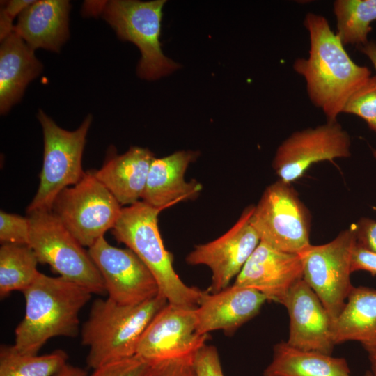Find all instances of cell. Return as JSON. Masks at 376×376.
I'll return each mask as SVG.
<instances>
[{"label":"cell","instance_id":"603a6c76","mask_svg":"<svg viewBox=\"0 0 376 376\" xmlns=\"http://www.w3.org/2000/svg\"><path fill=\"white\" fill-rule=\"evenodd\" d=\"M263 376H351L345 358L302 350L286 341L276 344Z\"/></svg>","mask_w":376,"mask_h":376},{"label":"cell","instance_id":"f35d334b","mask_svg":"<svg viewBox=\"0 0 376 376\" xmlns=\"http://www.w3.org/2000/svg\"><path fill=\"white\" fill-rule=\"evenodd\" d=\"M374 157L376 158V150L373 151Z\"/></svg>","mask_w":376,"mask_h":376},{"label":"cell","instance_id":"ba28073f","mask_svg":"<svg viewBox=\"0 0 376 376\" xmlns=\"http://www.w3.org/2000/svg\"><path fill=\"white\" fill-rule=\"evenodd\" d=\"M250 223L260 242L277 250L299 254L311 244L310 214L291 185L280 180L265 189Z\"/></svg>","mask_w":376,"mask_h":376},{"label":"cell","instance_id":"9c48e42d","mask_svg":"<svg viewBox=\"0 0 376 376\" xmlns=\"http://www.w3.org/2000/svg\"><path fill=\"white\" fill-rule=\"evenodd\" d=\"M122 207L92 171L55 198L51 211L83 246L90 247L116 223Z\"/></svg>","mask_w":376,"mask_h":376},{"label":"cell","instance_id":"277c9868","mask_svg":"<svg viewBox=\"0 0 376 376\" xmlns=\"http://www.w3.org/2000/svg\"><path fill=\"white\" fill-rule=\"evenodd\" d=\"M161 210L142 201L122 207L112 234L146 265L157 283L159 294L169 304L196 308L205 292L186 285L175 272L158 227Z\"/></svg>","mask_w":376,"mask_h":376},{"label":"cell","instance_id":"7c38bea8","mask_svg":"<svg viewBox=\"0 0 376 376\" xmlns=\"http://www.w3.org/2000/svg\"><path fill=\"white\" fill-rule=\"evenodd\" d=\"M88 251L102 278L108 298L120 304L133 305L159 294L150 271L128 248L113 246L102 237Z\"/></svg>","mask_w":376,"mask_h":376},{"label":"cell","instance_id":"7402d4cb","mask_svg":"<svg viewBox=\"0 0 376 376\" xmlns=\"http://www.w3.org/2000/svg\"><path fill=\"white\" fill-rule=\"evenodd\" d=\"M335 345L357 341L368 352L376 350V289L353 287L333 324Z\"/></svg>","mask_w":376,"mask_h":376},{"label":"cell","instance_id":"1f68e13d","mask_svg":"<svg viewBox=\"0 0 376 376\" xmlns=\"http://www.w3.org/2000/svg\"><path fill=\"white\" fill-rule=\"evenodd\" d=\"M33 0H10L3 3L0 11V40L10 35L14 30L13 22L27 7L33 3Z\"/></svg>","mask_w":376,"mask_h":376},{"label":"cell","instance_id":"7a4b0ae2","mask_svg":"<svg viewBox=\"0 0 376 376\" xmlns=\"http://www.w3.org/2000/svg\"><path fill=\"white\" fill-rule=\"evenodd\" d=\"M22 293L25 313L15 330L13 345L30 354H37L52 338L76 337L79 312L92 295L77 283L41 272Z\"/></svg>","mask_w":376,"mask_h":376},{"label":"cell","instance_id":"8fae6325","mask_svg":"<svg viewBox=\"0 0 376 376\" xmlns=\"http://www.w3.org/2000/svg\"><path fill=\"white\" fill-rule=\"evenodd\" d=\"M350 137L337 121L292 133L278 147L272 167L279 180L290 184L321 161L350 157Z\"/></svg>","mask_w":376,"mask_h":376},{"label":"cell","instance_id":"83f0119b","mask_svg":"<svg viewBox=\"0 0 376 376\" xmlns=\"http://www.w3.org/2000/svg\"><path fill=\"white\" fill-rule=\"evenodd\" d=\"M28 217L0 211V242L3 244H26L29 242Z\"/></svg>","mask_w":376,"mask_h":376},{"label":"cell","instance_id":"d6a6232c","mask_svg":"<svg viewBox=\"0 0 376 376\" xmlns=\"http://www.w3.org/2000/svg\"><path fill=\"white\" fill-rule=\"evenodd\" d=\"M350 266L352 272L363 270L376 275V252L362 246L356 241L352 249Z\"/></svg>","mask_w":376,"mask_h":376},{"label":"cell","instance_id":"44dd1931","mask_svg":"<svg viewBox=\"0 0 376 376\" xmlns=\"http://www.w3.org/2000/svg\"><path fill=\"white\" fill-rule=\"evenodd\" d=\"M42 71L34 50L14 31L1 41L0 112L5 114L22 98L29 83Z\"/></svg>","mask_w":376,"mask_h":376},{"label":"cell","instance_id":"5bb4252c","mask_svg":"<svg viewBox=\"0 0 376 376\" xmlns=\"http://www.w3.org/2000/svg\"><path fill=\"white\" fill-rule=\"evenodd\" d=\"M253 206L246 207L235 224L224 235L195 246L186 258L189 265H203L212 272L211 293L228 287L254 251L260 238L250 223Z\"/></svg>","mask_w":376,"mask_h":376},{"label":"cell","instance_id":"d590c367","mask_svg":"<svg viewBox=\"0 0 376 376\" xmlns=\"http://www.w3.org/2000/svg\"><path fill=\"white\" fill-rule=\"evenodd\" d=\"M359 47L360 51L370 59L376 71V42L374 41L368 42L366 45Z\"/></svg>","mask_w":376,"mask_h":376},{"label":"cell","instance_id":"f546056e","mask_svg":"<svg viewBox=\"0 0 376 376\" xmlns=\"http://www.w3.org/2000/svg\"><path fill=\"white\" fill-rule=\"evenodd\" d=\"M195 376H224L217 348L205 345L193 356Z\"/></svg>","mask_w":376,"mask_h":376},{"label":"cell","instance_id":"30bf717a","mask_svg":"<svg viewBox=\"0 0 376 376\" xmlns=\"http://www.w3.org/2000/svg\"><path fill=\"white\" fill-rule=\"evenodd\" d=\"M356 237L350 228L331 242L310 244L299 256L303 279L317 295L333 322L343 311L353 288L351 283V253Z\"/></svg>","mask_w":376,"mask_h":376},{"label":"cell","instance_id":"8d00e7d4","mask_svg":"<svg viewBox=\"0 0 376 376\" xmlns=\"http://www.w3.org/2000/svg\"><path fill=\"white\" fill-rule=\"evenodd\" d=\"M370 363V372L373 376H376V350L368 353Z\"/></svg>","mask_w":376,"mask_h":376},{"label":"cell","instance_id":"4316f807","mask_svg":"<svg viewBox=\"0 0 376 376\" xmlns=\"http://www.w3.org/2000/svg\"><path fill=\"white\" fill-rule=\"evenodd\" d=\"M343 113L356 115L376 133V77L357 91L347 102Z\"/></svg>","mask_w":376,"mask_h":376},{"label":"cell","instance_id":"f1b7e54d","mask_svg":"<svg viewBox=\"0 0 376 376\" xmlns=\"http://www.w3.org/2000/svg\"><path fill=\"white\" fill-rule=\"evenodd\" d=\"M150 366L134 355L100 366L88 376H145Z\"/></svg>","mask_w":376,"mask_h":376},{"label":"cell","instance_id":"ac0fdd59","mask_svg":"<svg viewBox=\"0 0 376 376\" xmlns=\"http://www.w3.org/2000/svg\"><path fill=\"white\" fill-rule=\"evenodd\" d=\"M198 156L197 152L180 150L151 164L142 201L163 210L181 201L196 198L202 189L196 180L187 182L185 174L189 164Z\"/></svg>","mask_w":376,"mask_h":376},{"label":"cell","instance_id":"5b68a950","mask_svg":"<svg viewBox=\"0 0 376 376\" xmlns=\"http://www.w3.org/2000/svg\"><path fill=\"white\" fill-rule=\"evenodd\" d=\"M164 3V0L86 1L84 10L86 14L101 15L120 39L134 43L141 54L138 75L155 80L178 68L161 48L159 37Z\"/></svg>","mask_w":376,"mask_h":376},{"label":"cell","instance_id":"8992f818","mask_svg":"<svg viewBox=\"0 0 376 376\" xmlns=\"http://www.w3.org/2000/svg\"><path fill=\"white\" fill-rule=\"evenodd\" d=\"M38 119L44 139V154L40 185L26 208L27 214L39 210L51 211L56 196L65 188L76 185L84 175L82 155L92 116L88 115L74 131L60 127L42 110Z\"/></svg>","mask_w":376,"mask_h":376},{"label":"cell","instance_id":"d4e9b609","mask_svg":"<svg viewBox=\"0 0 376 376\" xmlns=\"http://www.w3.org/2000/svg\"><path fill=\"white\" fill-rule=\"evenodd\" d=\"M334 12L337 22V33L343 45H366L376 21V0H336Z\"/></svg>","mask_w":376,"mask_h":376},{"label":"cell","instance_id":"cb8c5ba5","mask_svg":"<svg viewBox=\"0 0 376 376\" xmlns=\"http://www.w3.org/2000/svg\"><path fill=\"white\" fill-rule=\"evenodd\" d=\"M38 260L29 245L3 244L0 247V296L13 291L23 292L36 280L40 272Z\"/></svg>","mask_w":376,"mask_h":376},{"label":"cell","instance_id":"ffe728a7","mask_svg":"<svg viewBox=\"0 0 376 376\" xmlns=\"http://www.w3.org/2000/svg\"><path fill=\"white\" fill-rule=\"evenodd\" d=\"M154 154L148 148L132 147L115 155L94 176L111 193L120 205L136 203L141 198Z\"/></svg>","mask_w":376,"mask_h":376},{"label":"cell","instance_id":"4dcf8cb0","mask_svg":"<svg viewBox=\"0 0 376 376\" xmlns=\"http://www.w3.org/2000/svg\"><path fill=\"white\" fill-rule=\"evenodd\" d=\"M193 356L151 364L145 376H195Z\"/></svg>","mask_w":376,"mask_h":376},{"label":"cell","instance_id":"9a60e30c","mask_svg":"<svg viewBox=\"0 0 376 376\" xmlns=\"http://www.w3.org/2000/svg\"><path fill=\"white\" fill-rule=\"evenodd\" d=\"M281 304L286 308L289 315L288 344L302 350L331 354L336 345L333 320L303 279L290 288Z\"/></svg>","mask_w":376,"mask_h":376},{"label":"cell","instance_id":"484cf974","mask_svg":"<svg viewBox=\"0 0 376 376\" xmlns=\"http://www.w3.org/2000/svg\"><path fill=\"white\" fill-rule=\"evenodd\" d=\"M68 359L63 350L42 355L24 354L15 346L0 347V376H53L66 364Z\"/></svg>","mask_w":376,"mask_h":376},{"label":"cell","instance_id":"e0dca14e","mask_svg":"<svg viewBox=\"0 0 376 376\" xmlns=\"http://www.w3.org/2000/svg\"><path fill=\"white\" fill-rule=\"evenodd\" d=\"M266 301L260 292L234 285L218 292H205L196 308L197 331L202 335L215 330L233 333L255 317Z\"/></svg>","mask_w":376,"mask_h":376},{"label":"cell","instance_id":"52a82bcc","mask_svg":"<svg viewBox=\"0 0 376 376\" xmlns=\"http://www.w3.org/2000/svg\"><path fill=\"white\" fill-rule=\"evenodd\" d=\"M30 225L29 245L38 263L92 294L106 292L102 278L88 251L70 233L56 215L49 210L28 214Z\"/></svg>","mask_w":376,"mask_h":376},{"label":"cell","instance_id":"e575fe53","mask_svg":"<svg viewBox=\"0 0 376 376\" xmlns=\"http://www.w3.org/2000/svg\"><path fill=\"white\" fill-rule=\"evenodd\" d=\"M53 376H88L86 371L77 366L67 363L60 371Z\"/></svg>","mask_w":376,"mask_h":376},{"label":"cell","instance_id":"2e32d148","mask_svg":"<svg viewBox=\"0 0 376 376\" xmlns=\"http://www.w3.org/2000/svg\"><path fill=\"white\" fill-rule=\"evenodd\" d=\"M302 279L299 254L279 251L260 242L233 285L255 290L267 301L281 304L290 288Z\"/></svg>","mask_w":376,"mask_h":376},{"label":"cell","instance_id":"74e56055","mask_svg":"<svg viewBox=\"0 0 376 376\" xmlns=\"http://www.w3.org/2000/svg\"><path fill=\"white\" fill-rule=\"evenodd\" d=\"M363 376H373L370 370L367 371Z\"/></svg>","mask_w":376,"mask_h":376},{"label":"cell","instance_id":"4fadbf2b","mask_svg":"<svg viewBox=\"0 0 376 376\" xmlns=\"http://www.w3.org/2000/svg\"><path fill=\"white\" fill-rule=\"evenodd\" d=\"M196 322V308L168 303L146 329L135 355L150 365L194 356L208 338L198 333Z\"/></svg>","mask_w":376,"mask_h":376},{"label":"cell","instance_id":"836d02e7","mask_svg":"<svg viewBox=\"0 0 376 376\" xmlns=\"http://www.w3.org/2000/svg\"><path fill=\"white\" fill-rule=\"evenodd\" d=\"M357 242L362 246L376 252V221L362 218L353 225Z\"/></svg>","mask_w":376,"mask_h":376},{"label":"cell","instance_id":"3957f363","mask_svg":"<svg viewBox=\"0 0 376 376\" xmlns=\"http://www.w3.org/2000/svg\"><path fill=\"white\" fill-rule=\"evenodd\" d=\"M168 303L160 294L133 305L95 299L81 330V344L88 347V366L94 370L134 356L146 329Z\"/></svg>","mask_w":376,"mask_h":376},{"label":"cell","instance_id":"d6986e66","mask_svg":"<svg viewBox=\"0 0 376 376\" xmlns=\"http://www.w3.org/2000/svg\"><path fill=\"white\" fill-rule=\"evenodd\" d=\"M70 10L66 0L34 1L19 15L13 31L34 51L59 52L70 36Z\"/></svg>","mask_w":376,"mask_h":376},{"label":"cell","instance_id":"6da1fadb","mask_svg":"<svg viewBox=\"0 0 376 376\" xmlns=\"http://www.w3.org/2000/svg\"><path fill=\"white\" fill-rule=\"evenodd\" d=\"M304 24L309 33V56L296 59L294 70L305 79L313 104L322 110L328 122L336 121L371 72L352 60L324 17L309 13Z\"/></svg>","mask_w":376,"mask_h":376}]
</instances>
